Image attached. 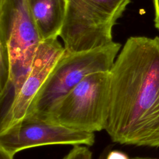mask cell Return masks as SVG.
Returning a JSON list of instances; mask_svg holds the SVG:
<instances>
[{
	"mask_svg": "<svg viewBox=\"0 0 159 159\" xmlns=\"http://www.w3.org/2000/svg\"><path fill=\"white\" fill-rule=\"evenodd\" d=\"M105 130L117 143L159 147V37H129L109 71Z\"/></svg>",
	"mask_w": 159,
	"mask_h": 159,
	"instance_id": "1",
	"label": "cell"
},
{
	"mask_svg": "<svg viewBox=\"0 0 159 159\" xmlns=\"http://www.w3.org/2000/svg\"><path fill=\"white\" fill-rule=\"evenodd\" d=\"M120 48V43L112 41L85 52L71 53L65 50L35 97L27 116L43 118L86 76L94 73L109 71Z\"/></svg>",
	"mask_w": 159,
	"mask_h": 159,
	"instance_id": "2",
	"label": "cell"
},
{
	"mask_svg": "<svg viewBox=\"0 0 159 159\" xmlns=\"http://www.w3.org/2000/svg\"><path fill=\"white\" fill-rule=\"evenodd\" d=\"M109 71L86 76L41 119L86 132L105 130L110 104Z\"/></svg>",
	"mask_w": 159,
	"mask_h": 159,
	"instance_id": "3",
	"label": "cell"
},
{
	"mask_svg": "<svg viewBox=\"0 0 159 159\" xmlns=\"http://www.w3.org/2000/svg\"><path fill=\"white\" fill-rule=\"evenodd\" d=\"M42 40L27 0H0V43L6 46L11 75L7 93L11 101L28 75Z\"/></svg>",
	"mask_w": 159,
	"mask_h": 159,
	"instance_id": "4",
	"label": "cell"
},
{
	"mask_svg": "<svg viewBox=\"0 0 159 159\" xmlns=\"http://www.w3.org/2000/svg\"><path fill=\"white\" fill-rule=\"evenodd\" d=\"M117 19L82 0H66L59 36L66 52H85L111 43Z\"/></svg>",
	"mask_w": 159,
	"mask_h": 159,
	"instance_id": "5",
	"label": "cell"
},
{
	"mask_svg": "<svg viewBox=\"0 0 159 159\" xmlns=\"http://www.w3.org/2000/svg\"><path fill=\"white\" fill-rule=\"evenodd\" d=\"M94 133L74 130L41 119L27 116L0 134V148L15 155L27 148L49 145L92 146Z\"/></svg>",
	"mask_w": 159,
	"mask_h": 159,
	"instance_id": "6",
	"label": "cell"
},
{
	"mask_svg": "<svg viewBox=\"0 0 159 159\" xmlns=\"http://www.w3.org/2000/svg\"><path fill=\"white\" fill-rule=\"evenodd\" d=\"M64 52L65 48L57 38L42 40L40 43L24 81L1 113L0 134L27 116L35 97Z\"/></svg>",
	"mask_w": 159,
	"mask_h": 159,
	"instance_id": "7",
	"label": "cell"
},
{
	"mask_svg": "<svg viewBox=\"0 0 159 159\" xmlns=\"http://www.w3.org/2000/svg\"><path fill=\"white\" fill-rule=\"evenodd\" d=\"M27 2L42 41L57 38L66 12V0H27Z\"/></svg>",
	"mask_w": 159,
	"mask_h": 159,
	"instance_id": "8",
	"label": "cell"
},
{
	"mask_svg": "<svg viewBox=\"0 0 159 159\" xmlns=\"http://www.w3.org/2000/svg\"><path fill=\"white\" fill-rule=\"evenodd\" d=\"M111 15L116 19L120 17L130 0H82Z\"/></svg>",
	"mask_w": 159,
	"mask_h": 159,
	"instance_id": "9",
	"label": "cell"
},
{
	"mask_svg": "<svg viewBox=\"0 0 159 159\" xmlns=\"http://www.w3.org/2000/svg\"><path fill=\"white\" fill-rule=\"evenodd\" d=\"M62 159H92V153L88 146L76 145Z\"/></svg>",
	"mask_w": 159,
	"mask_h": 159,
	"instance_id": "10",
	"label": "cell"
},
{
	"mask_svg": "<svg viewBox=\"0 0 159 159\" xmlns=\"http://www.w3.org/2000/svg\"><path fill=\"white\" fill-rule=\"evenodd\" d=\"M106 159H131L123 152L117 150H110L107 154Z\"/></svg>",
	"mask_w": 159,
	"mask_h": 159,
	"instance_id": "11",
	"label": "cell"
},
{
	"mask_svg": "<svg viewBox=\"0 0 159 159\" xmlns=\"http://www.w3.org/2000/svg\"><path fill=\"white\" fill-rule=\"evenodd\" d=\"M154 7V25L159 31V0H152Z\"/></svg>",
	"mask_w": 159,
	"mask_h": 159,
	"instance_id": "12",
	"label": "cell"
},
{
	"mask_svg": "<svg viewBox=\"0 0 159 159\" xmlns=\"http://www.w3.org/2000/svg\"><path fill=\"white\" fill-rule=\"evenodd\" d=\"M14 155H12L2 149L0 148V159H14Z\"/></svg>",
	"mask_w": 159,
	"mask_h": 159,
	"instance_id": "13",
	"label": "cell"
},
{
	"mask_svg": "<svg viewBox=\"0 0 159 159\" xmlns=\"http://www.w3.org/2000/svg\"><path fill=\"white\" fill-rule=\"evenodd\" d=\"M111 149V146H108L107 147H106L103 151L101 153V154L99 155L98 159H106V156L107 153L109 152V151Z\"/></svg>",
	"mask_w": 159,
	"mask_h": 159,
	"instance_id": "14",
	"label": "cell"
},
{
	"mask_svg": "<svg viewBox=\"0 0 159 159\" xmlns=\"http://www.w3.org/2000/svg\"><path fill=\"white\" fill-rule=\"evenodd\" d=\"M131 159H159L157 158H151V157H137L134 158H132Z\"/></svg>",
	"mask_w": 159,
	"mask_h": 159,
	"instance_id": "15",
	"label": "cell"
}]
</instances>
